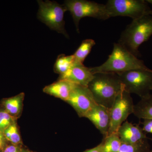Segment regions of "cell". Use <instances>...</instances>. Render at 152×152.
I'll use <instances>...</instances> for the list:
<instances>
[{"mask_svg":"<svg viewBox=\"0 0 152 152\" xmlns=\"http://www.w3.org/2000/svg\"><path fill=\"white\" fill-rule=\"evenodd\" d=\"M96 103L110 109L123 86L114 73H97L88 86Z\"/></svg>","mask_w":152,"mask_h":152,"instance_id":"1","label":"cell"},{"mask_svg":"<svg viewBox=\"0 0 152 152\" xmlns=\"http://www.w3.org/2000/svg\"><path fill=\"white\" fill-rule=\"evenodd\" d=\"M149 69L143 61L139 59L118 43L114 44L111 54L102 64L90 68L93 74L123 72L132 70Z\"/></svg>","mask_w":152,"mask_h":152,"instance_id":"2","label":"cell"},{"mask_svg":"<svg viewBox=\"0 0 152 152\" xmlns=\"http://www.w3.org/2000/svg\"><path fill=\"white\" fill-rule=\"evenodd\" d=\"M152 35V16L133 20L123 31L118 43L136 57H141L139 48Z\"/></svg>","mask_w":152,"mask_h":152,"instance_id":"3","label":"cell"},{"mask_svg":"<svg viewBox=\"0 0 152 152\" xmlns=\"http://www.w3.org/2000/svg\"><path fill=\"white\" fill-rule=\"evenodd\" d=\"M117 74L124 89L131 94H135L141 99L151 94L152 91V70L137 69Z\"/></svg>","mask_w":152,"mask_h":152,"instance_id":"4","label":"cell"},{"mask_svg":"<svg viewBox=\"0 0 152 152\" xmlns=\"http://www.w3.org/2000/svg\"><path fill=\"white\" fill-rule=\"evenodd\" d=\"M64 6L70 12L77 31L79 32L80 20L85 17L105 20L110 18L105 5L86 0H67Z\"/></svg>","mask_w":152,"mask_h":152,"instance_id":"5","label":"cell"},{"mask_svg":"<svg viewBox=\"0 0 152 152\" xmlns=\"http://www.w3.org/2000/svg\"><path fill=\"white\" fill-rule=\"evenodd\" d=\"M105 6L110 18L128 17L135 20L152 16V10L145 0H109Z\"/></svg>","mask_w":152,"mask_h":152,"instance_id":"6","label":"cell"},{"mask_svg":"<svg viewBox=\"0 0 152 152\" xmlns=\"http://www.w3.org/2000/svg\"><path fill=\"white\" fill-rule=\"evenodd\" d=\"M38 18L45 24L51 29L64 35L69 38L65 28L64 15L67 11L64 5H60L56 1L39 0Z\"/></svg>","mask_w":152,"mask_h":152,"instance_id":"7","label":"cell"},{"mask_svg":"<svg viewBox=\"0 0 152 152\" xmlns=\"http://www.w3.org/2000/svg\"><path fill=\"white\" fill-rule=\"evenodd\" d=\"M134 106L131 94L125 91L123 87L110 109V123L108 135L117 133L129 116L133 114Z\"/></svg>","mask_w":152,"mask_h":152,"instance_id":"8","label":"cell"},{"mask_svg":"<svg viewBox=\"0 0 152 152\" xmlns=\"http://www.w3.org/2000/svg\"><path fill=\"white\" fill-rule=\"evenodd\" d=\"M66 102L73 108L80 118H85L96 104L92 94L88 87L75 84Z\"/></svg>","mask_w":152,"mask_h":152,"instance_id":"9","label":"cell"},{"mask_svg":"<svg viewBox=\"0 0 152 152\" xmlns=\"http://www.w3.org/2000/svg\"><path fill=\"white\" fill-rule=\"evenodd\" d=\"M85 118H87L93 123L103 135L104 137L108 135L110 123V109L96 104Z\"/></svg>","mask_w":152,"mask_h":152,"instance_id":"10","label":"cell"},{"mask_svg":"<svg viewBox=\"0 0 152 152\" xmlns=\"http://www.w3.org/2000/svg\"><path fill=\"white\" fill-rule=\"evenodd\" d=\"M94 77V74L90 68L87 67L83 64L74 63L66 72L60 75L58 80H65L75 84L88 87Z\"/></svg>","mask_w":152,"mask_h":152,"instance_id":"11","label":"cell"},{"mask_svg":"<svg viewBox=\"0 0 152 152\" xmlns=\"http://www.w3.org/2000/svg\"><path fill=\"white\" fill-rule=\"evenodd\" d=\"M117 133L123 143H135L147 139L146 134L142 127L128 121L121 125Z\"/></svg>","mask_w":152,"mask_h":152,"instance_id":"12","label":"cell"},{"mask_svg":"<svg viewBox=\"0 0 152 152\" xmlns=\"http://www.w3.org/2000/svg\"><path fill=\"white\" fill-rule=\"evenodd\" d=\"M75 84L65 80H58L57 82L46 86L43 92L66 102Z\"/></svg>","mask_w":152,"mask_h":152,"instance_id":"13","label":"cell"},{"mask_svg":"<svg viewBox=\"0 0 152 152\" xmlns=\"http://www.w3.org/2000/svg\"><path fill=\"white\" fill-rule=\"evenodd\" d=\"M24 97V93H22L15 96L6 99L3 102L5 110L15 119L22 113Z\"/></svg>","mask_w":152,"mask_h":152,"instance_id":"14","label":"cell"},{"mask_svg":"<svg viewBox=\"0 0 152 152\" xmlns=\"http://www.w3.org/2000/svg\"><path fill=\"white\" fill-rule=\"evenodd\" d=\"M133 114L139 119H152V95L141 98L134 105Z\"/></svg>","mask_w":152,"mask_h":152,"instance_id":"15","label":"cell"},{"mask_svg":"<svg viewBox=\"0 0 152 152\" xmlns=\"http://www.w3.org/2000/svg\"><path fill=\"white\" fill-rule=\"evenodd\" d=\"M95 44V41L92 39H86L83 41L73 54L75 63L83 64Z\"/></svg>","mask_w":152,"mask_h":152,"instance_id":"16","label":"cell"},{"mask_svg":"<svg viewBox=\"0 0 152 152\" xmlns=\"http://www.w3.org/2000/svg\"><path fill=\"white\" fill-rule=\"evenodd\" d=\"M75 63L73 55L66 56L61 54L58 56L57 58L54 66V71L56 73L60 75L65 73Z\"/></svg>","mask_w":152,"mask_h":152,"instance_id":"17","label":"cell"},{"mask_svg":"<svg viewBox=\"0 0 152 152\" xmlns=\"http://www.w3.org/2000/svg\"><path fill=\"white\" fill-rule=\"evenodd\" d=\"M102 144L104 152H118L122 142L117 133H114L104 137Z\"/></svg>","mask_w":152,"mask_h":152,"instance_id":"18","label":"cell"},{"mask_svg":"<svg viewBox=\"0 0 152 152\" xmlns=\"http://www.w3.org/2000/svg\"><path fill=\"white\" fill-rule=\"evenodd\" d=\"M150 147L147 139L135 143H122L118 152H150Z\"/></svg>","mask_w":152,"mask_h":152,"instance_id":"19","label":"cell"},{"mask_svg":"<svg viewBox=\"0 0 152 152\" xmlns=\"http://www.w3.org/2000/svg\"><path fill=\"white\" fill-rule=\"evenodd\" d=\"M16 120L5 110L0 111V131L4 133L11 125L16 123Z\"/></svg>","mask_w":152,"mask_h":152,"instance_id":"20","label":"cell"},{"mask_svg":"<svg viewBox=\"0 0 152 152\" xmlns=\"http://www.w3.org/2000/svg\"><path fill=\"white\" fill-rule=\"evenodd\" d=\"M11 134L9 142L12 144L17 145H22L23 143L21 138L17 126V123H15L10 126Z\"/></svg>","mask_w":152,"mask_h":152,"instance_id":"21","label":"cell"},{"mask_svg":"<svg viewBox=\"0 0 152 152\" xmlns=\"http://www.w3.org/2000/svg\"><path fill=\"white\" fill-rule=\"evenodd\" d=\"M143 130L146 133H151L152 134V119H144L142 123Z\"/></svg>","mask_w":152,"mask_h":152,"instance_id":"22","label":"cell"},{"mask_svg":"<svg viewBox=\"0 0 152 152\" xmlns=\"http://www.w3.org/2000/svg\"><path fill=\"white\" fill-rule=\"evenodd\" d=\"M22 145H11L6 146L2 152H21Z\"/></svg>","mask_w":152,"mask_h":152,"instance_id":"23","label":"cell"},{"mask_svg":"<svg viewBox=\"0 0 152 152\" xmlns=\"http://www.w3.org/2000/svg\"><path fill=\"white\" fill-rule=\"evenodd\" d=\"M83 152H104L102 145V143H101L99 145H98L97 146L92 148L86 150Z\"/></svg>","mask_w":152,"mask_h":152,"instance_id":"24","label":"cell"},{"mask_svg":"<svg viewBox=\"0 0 152 152\" xmlns=\"http://www.w3.org/2000/svg\"><path fill=\"white\" fill-rule=\"evenodd\" d=\"M6 139L4 134L0 131V150L2 151L6 147Z\"/></svg>","mask_w":152,"mask_h":152,"instance_id":"25","label":"cell"},{"mask_svg":"<svg viewBox=\"0 0 152 152\" xmlns=\"http://www.w3.org/2000/svg\"><path fill=\"white\" fill-rule=\"evenodd\" d=\"M21 152H33L31 151H30L28 149L25 148H23V147L22 148Z\"/></svg>","mask_w":152,"mask_h":152,"instance_id":"26","label":"cell"},{"mask_svg":"<svg viewBox=\"0 0 152 152\" xmlns=\"http://www.w3.org/2000/svg\"><path fill=\"white\" fill-rule=\"evenodd\" d=\"M146 1L148 4H151L152 5V0H147Z\"/></svg>","mask_w":152,"mask_h":152,"instance_id":"27","label":"cell"},{"mask_svg":"<svg viewBox=\"0 0 152 152\" xmlns=\"http://www.w3.org/2000/svg\"><path fill=\"white\" fill-rule=\"evenodd\" d=\"M150 152H152V151H150Z\"/></svg>","mask_w":152,"mask_h":152,"instance_id":"28","label":"cell"},{"mask_svg":"<svg viewBox=\"0 0 152 152\" xmlns=\"http://www.w3.org/2000/svg\"><path fill=\"white\" fill-rule=\"evenodd\" d=\"M1 150H0V152H1Z\"/></svg>","mask_w":152,"mask_h":152,"instance_id":"29","label":"cell"}]
</instances>
